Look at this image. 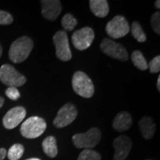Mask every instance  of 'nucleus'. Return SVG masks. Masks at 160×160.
Segmentation results:
<instances>
[{"instance_id": "nucleus-1", "label": "nucleus", "mask_w": 160, "mask_h": 160, "mask_svg": "<svg viewBox=\"0 0 160 160\" xmlns=\"http://www.w3.org/2000/svg\"><path fill=\"white\" fill-rule=\"evenodd\" d=\"M33 48V42L28 37H20L11 44L9 59L14 63L22 62L29 57Z\"/></svg>"}, {"instance_id": "nucleus-2", "label": "nucleus", "mask_w": 160, "mask_h": 160, "mask_svg": "<svg viewBox=\"0 0 160 160\" xmlns=\"http://www.w3.org/2000/svg\"><path fill=\"white\" fill-rule=\"evenodd\" d=\"M72 87L76 93L83 98L89 99L94 93V86L92 80L84 72L77 71L73 74Z\"/></svg>"}, {"instance_id": "nucleus-3", "label": "nucleus", "mask_w": 160, "mask_h": 160, "mask_svg": "<svg viewBox=\"0 0 160 160\" xmlns=\"http://www.w3.org/2000/svg\"><path fill=\"white\" fill-rule=\"evenodd\" d=\"M102 133L98 128H91L85 133H77L72 137L73 143L77 148L91 149L99 143Z\"/></svg>"}, {"instance_id": "nucleus-4", "label": "nucleus", "mask_w": 160, "mask_h": 160, "mask_svg": "<svg viewBox=\"0 0 160 160\" xmlns=\"http://www.w3.org/2000/svg\"><path fill=\"white\" fill-rule=\"evenodd\" d=\"M45 119L39 117H31L25 120L20 128L21 134L27 139H36L39 137L46 130Z\"/></svg>"}, {"instance_id": "nucleus-5", "label": "nucleus", "mask_w": 160, "mask_h": 160, "mask_svg": "<svg viewBox=\"0 0 160 160\" xmlns=\"http://www.w3.org/2000/svg\"><path fill=\"white\" fill-rule=\"evenodd\" d=\"M0 81L10 87H19L26 82V78L13 66L5 64L0 68Z\"/></svg>"}, {"instance_id": "nucleus-6", "label": "nucleus", "mask_w": 160, "mask_h": 160, "mask_svg": "<svg viewBox=\"0 0 160 160\" xmlns=\"http://www.w3.org/2000/svg\"><path fill=\"white\" fill-rule=\"evenodd\" d=\"M105 31L112 39H119L129 33L130 26L125 17L118 15L108 22Z\"/></svg>"}, {"instance_id": "nucleus-7", "label": "nucleus", "mask_w": 160, "mask_h": 160, "mask_svg": "<svg viewBox=\"0 0 160 160\" xmlns=\"http://www.w3.org/2000/svg\"><path fill=\"white\" fill-rule=\"evenodd\" d=\"M100 48L106 55L113 59L125 62L128 59V53L122 45L110 39H104L100 44Z\"/></svg>"}, {"instance_id": "nucleus-8", "label": "nucleus", "mask_w": 160, "mask_h": 160, "mask_svg": "<svg viewBox=\"0 0 160 160\" xmlns=\"http://www.w3.org/2000/svg\"><path fill=\"white\" fill-rule=\"evenodd\" d=\"M53 41L56 47L57 57L63 62H68L71 60L72 53L70 49L67 33L64 31L57 32L53 36Z\"/></svg>"}, {"instance_id": "nucleus-9", "label": "nucleus", "mask_w": 160, "mask_h": 160, "mask_svg": "<svg viewBox=\"0 0 160 160\" xmlns=\"http://www.w3.org/2000/svg\"><path fill=\"white\" fill-rule=\"evenodd\" d=\"M77 114L78 111L76 106L72 103H67L59 110L53 123L58 128H65L74 121Z\"/></svg>"}, {"instance_id": "nucleus-10", "label": "nucleus", "mask_w": 160, "mask_h": 160, "mask_svg": "<svg viewBox=\"0 0 160 160\" xmlns=\"http://www.w3.org/2000/svg\"><path fill=\"white\" fill-rule=\"evenodd\" d=\"M94 31L90 27H84L73 33L71 40L73 45L79 51H85L91 46L94 39Z\"/></svg>"}, {"instance_id": "nucleus-11", "label": "nucleus", "mask_w": 160, "mask_h": 160, "mask_svg": "<svg viewBox=\"0 0 160 160\" xmlns=\"http://www.w3.org/2000/svg\"><path fill=\"white\" fill-rule=\"evenodd\" d=\"M26 116V110L22 106L11 108L3 117L2 123L6 129H13L19 125Z\"/></svg>"}, {"instance_id": "nucleus-12", "label": "nucleus", "mask_w": 160, "mask_h": 160, "mask_svg": "<svg viewBox=\"0 0 160 160\" xmlns=\"http://www.w3.org/2000/svg\"><path fill=\"white\" fill-rule=\"evenodd\" d=\"M113 145L115 149L113 159L125 160L131 150V139L127 136L121 135L113 140Z\"/></svg>"}, {"instance_id": "nucleus-13", "label": "nucleus", "mask_w": 160, "mask_h": 160, "mask_svg": "<svg viewBox=\"0 0 160 160\" xmlns=\"http://www.w3.org/2000/svg\"><path fill=\"white\" fill-rule=\"evenodd\" d=\"M42 14L49 21H55L62 12V5L59 0H42Z\"/></svg>"}, {"instance_id": "nucleus-14", "label": "nucleus", "mask_w": 160, "mask_h": 160, "mask_svg": "<svg viewBox=\"0 0 160 160\" xmlns=\"http://www.w3.org/2000/svg\"><path fill=\"white\" fill-rule=\"evenodd\" d=\"M133 120L128 112H120L116 116L113 122V128L119 132H124L131 128Z\"/></svg>"}, {"instance_id": "nucleus-15", "label": "nucleus", "mask_w": 160, "mask_h": 160, "mask_svg": "<svg viewBox=\"0 0 160 160\" xmlns=\"http://www.w3.org/2000/svg\"><path fill=\"white\" fill-rule=\"evenodd\" d=\"M139 126L142 135L145 139H151L154 135L156 131V125L152 118L143 117L140 119Z\"/></svg>"}, {"instance_id": "nucleus-16", "label": "nucleus", "mask_w": 160, "mask_h": 160, "mask_svg": "<svg viewBox=\"0 0 160 160\" xmlns=\"http://www.w3.org/2000/svg\"><path fill=\"white\" fill-rule=\"evenodd\" d=\"M90 8L96 17L104 18L109 13L108 2L106 0H91Z\"/></svg>"}, {"instance_id": "nucleus-17", "label": "nucleus", "mask_w": 160, "mask_h": 160, "mask_svg": "<svg viewBox=\"0 0 160 160\" xmlns=\"http://www.w3.org/2000/svg\"><path fill=\"white\" fill-rule=\"evenodd\" d=\"M43 151L48 157L54 158L58 154V148L57 145V139L53 136L46 137L42 142Z\"/></svg>"}, {"instance_id": "nucleus-18", "label": "nucleus", "mask_w": 160, "mask_h": 160, "mask_svg": "<svg viewBox=\"0 0 160 160\" xmlns=\"http://www.w3.org/2000/svg\"><path fill=\"white\" fill-rule=\"evenodd\" d=\"M131 60L133 65L141 71H145L148 68V62L142 53L139 51H135L131 54Z\"/></svg>"}, {"instance_id": "nucleus-19", "label": "nucleus", "mask_w": 160, "mask_h": 160, "mask_svg": "<svg viewBox=\"0 0 160 160\" xmlns=\"http://www.w3.org/2000/svg\"><path fill=\"white\" fill-rule=\"evenodd\" d=\"M25 148L21 144H15L12 145L7 152L8 157L10 160H19L22 157Z\"/></svg>"}, {"instance_id": "nucleus-20", "label": "nucleus", "mask_w": 160, "mask_h": 160, "mask_svg": "<svg viewBox=\"0 0 160 160\" xmlns=\"http://www.w3.org/2000/svg\"><path fill=\"white\" fill-rule=\"evenodd\" d=\"M131 33L133 37L137 40L139 42H144L147 39L145 32L142 28L140 24L138 22H133L131 27Z\"/></svg>"}, {"instance_id": "nucleus-21", "label": "nucleus", "mask_w": 160, "mask_h": 160, "mask_svg": "<svg viewBox=\"0 0 160 160\" xmlns=\"http://www.w3.org/2000/svg\"><path fill=\"white\" fill-rule=\"evenodd\" d=\"M61 23L64 29L68 31H71L77 25L78 22L77 19L73 17V15H71V13H66L62 19Z\"/></svg>"}, {"instance_id": "nucleus-22", "label": "nucleus", "mask_w": 160, "mask_h": 160, "mask_svg": "<svg viewBox=\"0 0 160 160\" xmlns=\"http://www.w3.org/2000/svg\"><path fill=\"white\" fill-rule=\"evenodd\" d=\"M77 160H101V155L91 149H85L80 153Z\"/></svg>"}, {"instance_id": "nucleus-23", "label": "nucleus", "mask_w": 160, "mask_h": 160, "mask_svg": "<svg viewBox=\"0 0 160 160\" xmlns=\"http://www.w3.org/2000/svg\"><path fill=\"white\" fill-rule=\"evenodd\" d=\"M151 27L156 33L160 34V13L159 11L156 12L151 16Z\"/></svg>"}, {"instance_id": "nucleus-24", "label": "nucleus", "mask_w": 160, "mask_h": 160, "mask_svg": "<svg viewBox=\"0 0 160 160\" xmlns=\"http://www.w3.org/2000/svg\"><path fill=\"white\" fill-rule=\"evenodd\" d=\"M148 65V68L150 72L152 73H157L160 71V57L157 56L153 58V59L150 62Z\"/></svg>"}, {"instance_id": "nucleus-25", "label": "nucleus", "mask_w": 160, "mask_h": 160, "mask_svg": "<svg viewBox=\"0 0 160 160\" xmlns=\"http://www.w3.org/2000/svg\"><path fill=\"white\" fill-rule=\"evenodd\" d=\"M13 17L8 12L0 11V25H7L13 22Z\"/></svg>"}, {"instance_id": "nucleus-26", "label": "nucleus", "mask_w": 160, "mask_h": 160, "mask_svg": "<svg viewBox=\"0 0 160 160\" xmlns=\"http://www.w3.org/2000/svg\"><path fill=\"white\" fill-rule=\"evenodd\" d=\"M5 95L11 100H17L20 97V93L17 88L8 87L5 91Z\"/></svg>"}, {"instance_id": "nucleus-27", "label": "nucleus", "mask_w": 160, "mask_h": 160, "mask_svg": "<svg viewBox=\"0 0 160 160\" xmlns=\"http://www.w3.org/2000/svg\"><path fill=\"white\" fill-rule=\"evenodd\" d=\"M7 156V151L5 148H0V160H4Z\"/></svg>"}, {"instance_id": "nucleus-28", "label": "nucleus", "mask_w": 160, "mask_h": 160, "mask_svg": "<svg viewBox=\"0 0 160 160\" xmlns=\"http://www.w3.org/2000/svg\"><path fill=\"white\" fill-rule=\"evenodd\" d=\"M157 88L158 89V91H160V76H159L157 79Z\"/></svg>"}, {"instance_id": "nucleus-29", "label": "nucleus", "mask_w": 160, "mask_h": 160, "mask_svg": "<svg viewBox=\"0 0 160 160\" xmlns=\"http://www.w3.org/2000/svg\"><path fill=\"white\" fill-rule=\"evenodd\" d=\"M4 102H5V99H4L2 97H0V108L3 106Z\"/></svg>"}, {"instance_id": "nucleus-30", "label": "nucleus", "mask_w": 160, "mask_h": 160, "mask_svg": "<svg viewBox=\"0 0 160 160\" xmlns=\"http://www.w3.org/2000/svg\"><path fill=\"white\" fill-rule=\"evenodd\" d=\"M155 7L157 8H158V9L160 8V1H159V0H157V1H156Z\"/></svg>"}, {"instance_id": "nucleus-31", "label": "nucleus", "mask_w": 160, "mask_h": 160, "mask_svg": "<svg viewBox=\"0 0 160 160\" xmlns=\"http://www.w3.org/2000/svg\"><path fill=\"white\" fill-rule=\"evenodd\" d=\"M2 45H0V57H2Z\"/></svg>"}, {"instance_id": "nucleus-32", "label": "nucleus", "mask_w": 160, "mask_h": 160, "mask_svg": "<svg viewBox=\"0 0 160 160\" xmlns=\"http://www.w3.org/2000/svg\"><path fill=\"white\" fill-rule=\"evenodd\" d=\"M26 160H41V159H38V158H31V159H28Z\"/></svg>"}]
</instances>
